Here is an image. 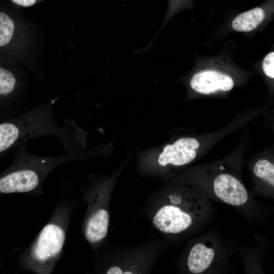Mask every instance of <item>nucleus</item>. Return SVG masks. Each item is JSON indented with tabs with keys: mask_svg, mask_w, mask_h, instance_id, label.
<instances>
[{
	"mask_svg": "<svg viewBox=\"0 0 274 274\" xmlns=\"http://www.w3.org/2000/svg\"><path fill=\"white\" fill-rule=\"evenodd\" d=\"M106 273L108 274H119V273H134V272L130 270L124 269L119 266H114L110 267L107 271Z\"/></svg>",
	"mask_w": 274,
	"mask_h": 274,
	"instance_id": "nucleus-15",
	"label": "nucleus"
},
{
	"mask_svg": "<svg viewBox=\"0 0 274 274\" xmlns=\"http://www.w3.org/2000/svg\"><path fill=\"white\" fill-rule=\"evenodd\" d=\"M265 12L255 8L237 16L232 21L233 29L239 32H248L255 29L264 20Z\"/></svg>",
	"mask_w": 274,
	"mask_h": 274,
	"instance_id": "nucleus-11",
	"label": "nucleus"
},
{
	"mask_svg": "<svg viewBox=\"0 0 274 274\" xmlns=\"http://www.w3.org/2000/svg\"><path fill=\"white\" fill-rule=\"evenodd\" d=\"M73 158L71 154L57 156H38L29 153L25 145L19 147L11 164L0 174V195L42 194V185L47 176Z\"/></svg>",
	"mask_w": 274,
	"mask_h": 274,
	"instance_id": "nucleus-2",
	"label": "nucleus"
},
{
	"mask_svg": "<svg viewBox=\"0 0 274 274\" xmlns=\"http://www.w3.org/2000/svg\"><path fill=\"white\" fill-rule=\"evenodd\" d=\"M109 214L104 208H98L92 211L87 219L84 234L87 241L92 244L99 243L108 233Z\"/></svg>",
	"mask_w": 274,
	"mask_h": 274,
	"instance_id": "nucleus-9",
	"label": "nucleus"
},
{
	"mask_svg": "<svg viewBox=\"0 0 274 274\" xmlns=\"http://www.w3.org/2000/svg\"><path fill=\"white\" fill-rule=\"evenodd\" d=\"M216 195L224 202L240 206L248 200V195L243 184L236 178L228 174L217 176L213 183Z\"/></svg>",
	"mask_w": 274,
	"mask_h": 274,
	"instance_id": "nucleus-6",
	"label": "nucleus"
},
{
	"mask_svg": "<svg viewBox=\"0 0 274 274\" xmlns=\"http://www.w3.org/2000/svg\"><path fill=\"white\" fill-rule=\"evenodd\" d=\"M194 215L189 209L178 203L165 204L155 214L153 223L160 231L171 234L187 229L192 224Z\"/></svg>",
	"mask_w": 274,
	"mask_h": 274,
	"instance_id": "nucleus-4",
	"label": "nucleus"
},
{
	"mask_svg": "<svg viewBox=\"0 0 274 274\" xmlns=\"http://www.w3.org/2000/svg\"><path fill=\"white\" fill-rule=\"evenodd\" d=\"M70 211L64 199L57 203L49 221L20 256L18 262L22 269L38 274L53 271L62 253Z\"/></svg>",
	"mask_w": 274,
	"mask_h": 274,
	"instance_id": "nucleus-3",
	"label": "nucleus"
},
{
	"mask_svg": "<svg viewBox=\"0 0 274 274\" xmlns=\"http://www.w3.org/2000/svg\"><path fill=\"white\" fill-rule=\"evenodd\" d=\"M196 91L209 94L218 91H228L232 89L234 81L229 76L215 71H205L194 75L190 81Z\"/></svg>",
	"mask_w": 274,
	"mask_h": 274,
	"instance_id": "nucleus-8",
	"label": "nucleus"
},
{
	"mask_svg": "<svg viewBox=\"0 0 274 274\" xmlns=\"http://www.w3.org/2000/svg\"><path fill=\"white\" fill-rule=\"evenodd\" d=\"M55 100L24 113L0 121V156L37 137L52 135L59 139L64 149L72 147L73 133L68 121L60 124L53 114Z\"/></svg>",
	"mask_w": 274,
	"mask_h": 274,
	"instance_id": "nucleus-1",
	"label": "nucleus"
},
{
	"mask_svg": "<svg viewBox=\"0 0 274 274\" xmlns=\"http://www.w3.org/2000/svg\"><path fill=\"white\" fill-rule=\"evenodd\" d=\"M253 171L255 176L270 186H274V165L264 159L259 160L254 165Z\"/></svg>",
	"mask_w": 274,
	"mask_h": 274,
	"instance_id": "nucleus-13",
	"label": "nucleus"
},
{
	"mask_svg": "<svg viewBox=\"0 0 274 274\" xmlns=\"http://www.w3.org/2000/svg\"><path fill=\"white\" fill-rule=\"evenodd\" d=\"M199 147L198 141L194 138H181L165 147L159 156L158 162L162 166L168 163L179 166L188 164L196 157V149Z\"/></svg>",
	"mask_w": 274,
	"mask_h": 274,
	"instance_id": "nucleus-5",
	"label": "nucleus"
},
{
	"mask_svg": "<svg viewBox=\"0 0 274 274\" xmlns=\"http://www.w3.org/2000/svg\"><path fill=\"white\" fill-rule=\"evenodd\" d=\"M14 4L23 7H29L36 4L37 0H11Z\"/></svg>",
	"mask_w": 274,
	"mask_h": 274,
	"instance_id": "nucleus-16",
	"label": "nucleus"
},
{
	"mask_svg": "<svg viewBox=\"0 0 274 274\" xmlns=\"http://www.w3.org/2000/svg\"><path fill=\"white\" fill-rule=\"evenodd\" d=\"M17 85L13 71L0 65V121L19 114L14 97Z\"/></svg>",
	"mask_w": 274,
	"mask_h": 274,
	"instance_id": "nucleus-7",
	"label": "nucleus"
},
{
	"mask_svg": "<svg viewBox=\"0 0 274 274\" xmlns=\"http://www.w3.org/2000/svg\"><path fill=\"white\" fill-rule=\"evenodd\" d=\"M262 68L265 74L270 78H274V52H271L265 57Z\"/></svg>",
	"mask_w": 274,
	"mask_h": 274,
	"instance_id": "nucleus-14",
	"label": "nucleus"
},
{
	"mask_svg": "<svg viewBox=\"0 0 274 274\" xmlns=\"http://www.w3.org/2000/svg\"><path fill=\"white\" fill-rule=\"evenodd\" d=\"M214 256L213 248L201 243L195 245L191 249L187 259L189 270L195 274L204 271L211 264Z\"/></svg>",
	"mask_w": 274,
	"mask_h": 274,
	"instance_id": "nucleus-10",
	"label": "nucleus"
},
{
	"mask_svg": "<svg viewBox=\"0 0 274 274\" xmlns=\"http://www.w3.org/2000/svg\"><path fill=\"white\" fill-rule=\"evenodd\" d=\"M15 25L7 13L0 11V49L7 48L14 38Z\"/></svg>",
	"mask_w": 274,
	"mask_h": 274,
	"instance_id": "nucleus-12",
	"label": "nucleus"
}]
</instances>
